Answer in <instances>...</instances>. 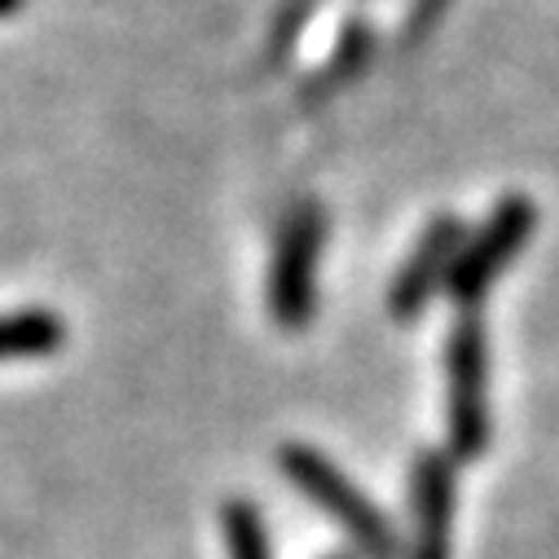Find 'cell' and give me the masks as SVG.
<instances>
[{
    "mask_svg": "<svg viewBox=\"0 0 559 559\" xmlns=\"http://www.w3.org/2000/svg\"><path fill=\"white\" fill-rule=\"evenodd\" d=\"M283 467H287V476H292L322 511H331V515L357 537V546H361L370 559H388V555H392V528L383 524V515H379L322 454H313V450H305V445H287V450H283Z\"/></svg>",
    "mask_w": 559,
    "mask_h": 559,
    "instance_id": "cell-1",
    "label": "cell"
},
{
    "mask_svg": "<svg viewBox=\"0 0 559 559\" xmlns=\"http://www.w3.org/2000/svg\"><path fill=\"white\" fill-rule=\"evenodd\" d=\"M450 441L463 459H476L489 441V409H485V335L476 313L459 318L450 348Z\"/></svg>",
    "mask_w": 559,
    "mask_h": 559,
    "instance_id": "cell-2",
    "label": "cell"
},
{
    "mask_svg": "<svg viewBox=\"0 0 559 559\" xmlns=\"http://www.w3.org/2000/svg\"><path fill=\"white\" fill-rule=\"evenodd\" d=\"M528 234H533V203L520 199V194L507 199V203H498V212L489 216V225L450 264V292H454V300L459 305H476L485 296V287L511 264V255L524 247Z\"/></svg>",
    "mask_w": 559,
    "mask_h": 559,
    "instance_id": "cell-3",
    "label": "cell"
},
{
    "mask_svg": "<svg viewBox=\"0 0 559 559\" xmlns=\"http://www.w3.org/2000/svg\"><path fill=\"white\" fill-rule=\"evenodd\" d=\"M326 225L318 207H300L277 242V260H273V318L283 326H305L309 309H313V269H318V251H322Z\"/></svg>",
    "mask_w": 559,
    "mask_h": 559,
    "instance_id": "cell-4",
    "label": "cell"
},
{
    "mask_svg": "<svg viewBox=\"0 0 559 559\" xmlns=\"http://www.w3.org/2000/svg\"><path fill=\"white\" fill-rule=\"evenodd\" d=\"M459 238H463V229H459V221H437L428 234H424V242L414 247V255L405 260V269L396 273V283H392V313L396 318H414L418 309L428 305V296L437 292V277L454 264V255H459Z\"/></svg>",
    "mask_w": 559,
    "mask_h": 559,
    "instance_id": "cell-5",
    "label": "cell"
},
{
    "mask_svg": "<svg viewBox=\"0 0 559 559\" xmlns=\"http://www.w3.org/2000/svg\"><path fill=\"white\" fill-rule=\"evenodd\" d=\"M414 515H418L414 559H445L450 520H454V476H450V463L437 454H424L414 463Z\"/></svg>",
    "mask_w": 559,
    "mask_h": 559,
    "instance_id": "cell-6",
    "label": "cell"
},
{
    "mask_svg": "<svg viewBox=\"0 0 559 559\" xmlns=\"http://www.w3.org/2000/svg\"><path fill=\"white\" fill-rule=\"evenodd\" d=\"M62 344V322L45 309L0 313V357H40Z\"/></svg>",
    "mask_w": 559,
    "mask_h": 559,
    "instance_id": "cell-7",
    "label": "cell"
},
{
    "mask_svg": "<svg viewBox=\"0 0 559 559\" xmlns=\"http://www.w3.org/2000/svg\"><path fill=\"white\" fill-rule=\"evenodd\" d=\"M225 542H229V559H269L264 520L255 515L251 502L234 498V502L225 507Z\"/></svg>",
    "mask_w": 559,
    "mask_h": 559,
    "instance_id": "cell-8",
    "label": "cell"
},
{
    "mask_svg": "<svg viewBox=\"0 0 559 559\" xmlns=\"http://www.w3.org/2000/svg\"><path fill=\"white\" fill-rule=\"evenodd\" d=\"M23 5V0H0V19H5V14H14Z\"/></svg>",
    "mask_w": 559,
    "mask_h": 559,
    "instance_id": "cell-9",
    "label": "cell"
},
{
    "mask_svg": "<svg viewBox=\"0 0 559 559\" xmlns=\"http://www.w3.org/2000/svg\"><path fill=\"white\" fill-rule=\"evenodd\" d=\"M335 559H348V555H335Z\"/></svg>",
    "mask_w": 559,
    "mask_h": 559,
    "instance_id": "cell-10",
    "label": "cell"
}]
</instances>
